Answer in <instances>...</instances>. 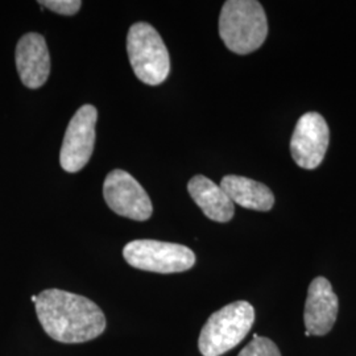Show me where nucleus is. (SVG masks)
<instances>
[{"label":"nucleus","mask_w":356,"mask_h":356,"mask_svg":"<svg viewBox=\"0 0 356 356\" xmlns=\"http://www.w3.org/2000/svg\"><path fill=\"white\" fill-rule=\"evenodd\" d=\"M238 356H281L280 350L269 338L254 334V339L247 344Z\"/></svg>","instance_id":"ddd939ff"},{"label":"nucleus","mask_w":356,"mask_h":356,"mask_svg":"<svg viewBox=\"0 0 356 356\" xmlns=\"http://www.w3.org/2000/svg\"><path fill=\"white\" fill-rule=\"evenodd\" d=\"M38 4L44 6L45 8L51 10L53 13L72 16V15H76L81 10L82 1H79V0H40Z\"/></svg>","instance_id":"4468645a"},{"label":"nucleus","mask_w":356,"mask_h":356,"mask_svg":"<svg viewBox=\"0 0 356 356\" xmlns=\"http://www.w3.org/2000/svg\"><path fill=\"white\" fill-rule=\"evenodd\" d=\"M123 256L131 267L164 275L185 272L195 264V254L191 248L151 239L128 243Z\"/></svg>","instance_id":"39448f33"},{"label":"nucleus","mask_w":356,"mask_h":356,"mask_svg":"<svg viewBox=\"0 0 356 356\" xmlns=\"http://www.w3.org/2000/svg\"><path fill=\"white\" fill-rule=\"evenodd\" d=\"M330 131L325 118L318 113L302 115L293 131L291 154L294 163L304 169L321 165L329 147Z\"/></svg>","instance_id":"6e6552de"},{"label":"nucleus","mask_w":356,"mask_h":356,"mask_svg":"<svg viewBox=\"0 0 356 356\" xmlns=\"http://www.w3.org/2000/svg\"><path fill=\"white\" fill-rule=\"evenodd\" d=\"M338 317V297L332 291L330 281L325 277H316L310 282L306 297V331L310 335H326L330 332Z\"/></svg>","instance_id":"9d476101"},{"label":"nucleus","mask_w":356,"mask_h":356,"mask_svg":"<svg viewBox=\"0 0 356 356\" xmlns=\"http://www.w3.org/2000/svg\"><path fill=\"white\" fill-rule=\"evenodd\" d=\"M188 191L193 201L200 206L204 216L219 223H226L235 214V204L226 191L210 178L202 175L194 176L188 184Z\"/></svg>","instance_id":"9b49d317"},{"label":"nucleus","mask_w":356,"mask_h":356,"mask_svg":"<svg viewBox=\"0 0 356 356\" xmlns=\"http://www.w3.org/2000/svg\"><path fill=\"white\" fill-rule=\"evenodd\" d=\"M104 201L118 216L134 220H147L153 213V206L147 191L129 173L115 169L107 175L103 185Z\"/></svg>","instance_id":"0eeeda50"},{"label":"nucleus","mask_w":356,"mask_h":356,"mask_svg":"<svg viewBox=\"0 0 356 356\" xmlns=\"http://www.w3.org/2000/svg\"><path fill=\"white\" fill-rule=\"evenodd\" d=\"M129 64L143 83L157 86L170 72V58L159 32L148 23H136L127 36Z\"/></svg>","instance_id":"20e7f679"},{"label":"nucleus","mask_w":356,"mask_h":356,"mask_svg":"<svg viewBox=\"0 0 356 356\" xmlns=\"http://www.w3.org/2000/svg\"><path fill=\"white\" fill-rule=\"evenodd\" d=\"M219 36L227 49L236 54L257 51L268 36V20L256 0H229L219 16Z\"/></svg>","instance_id":"f03ea898"},{"label":"nucleus","mask_w":356,"mask_h":356,"mask_svg":"<svg viewBox=\"0 0 356 356\" xmlns=\"http://www.w3.org/2000/svg\"><path fill=\"white\" fill-rule=\"evenodd\" d=\"M220 188L226 191L232 204L256 211H269L275 204V195L267 185L242 176L222 178Z\"/></svg>","instance_id":"f8f14e48"},{"label":"nucleus","mask_w":356,"mask_h":356,"mask_svg":"<svg viewBox=\"0 0 356 356\" xmlns=\"http://www.w3.org/2000/svg\"><path fill=\"white\" fill-rule=\"evenodd\" d=\"M44 331L60 343H85L106 329L101 307L91 300L61 289H47L35 302Z\"/></svg>","instance_id":"f257e3e1"},{"label":"nucleus","mask_w":356,"mask_h":356,"mask_svg":"<svg viewBox=\"0 0 356 356\" xmlns=\"http://www.w3.org/2000/svg\"><path fill=\"white\" fill-rule=\"evenodd\" d=\"M254 309L247 301H235L222 307L206 321L198 339L204 356H220L242 342L252 329Z\"/></svg>","instance_id":"7ed1b4c3"},{"label":"nucleus","mask_w":356,"mask_h":356,"mask_svg":"<svg viewBox=\"0 0 356 356\" xmlns=\"http://www.w3.org/2000/svg\"><path fill=\"white\" fill-rule=\"evenodd\" d=\"M31 300H32L33 302H36V301H38V296H32V297H31Z\"/></svg>","instance_id":"2eb2a0df"},{"label":"nucleus","mask_w":356,"mask_h":356,"mask_svg":"<svg viewBox=\"0 0 356 356\" xmlns=\"http://www.w3.org/2000/svg\"><path fill=\"white\" fill-rule=\"evenodd\" d=\"M16 67L28 89L41 88L51 74V57L45 38L38 33H26L16 47Z\"/></svg>","instance_id":"1a4fd4ad"},{"label":"nucleus","mask_w":356,"mask_h":356,"mask_svg":"<svg viewBox=\"0 0 356 356\" xmlns=\"http://www.w3.org/2000/svg\"><path fill=\"white\" fill-rule=\"evenodd\" d=\"M97 119V108L83 104L69 122L60 152V164L65 172L76 173L89 163L95 144Z\"/></svg>","instance_id":"423d86ee"}]
</instances>
